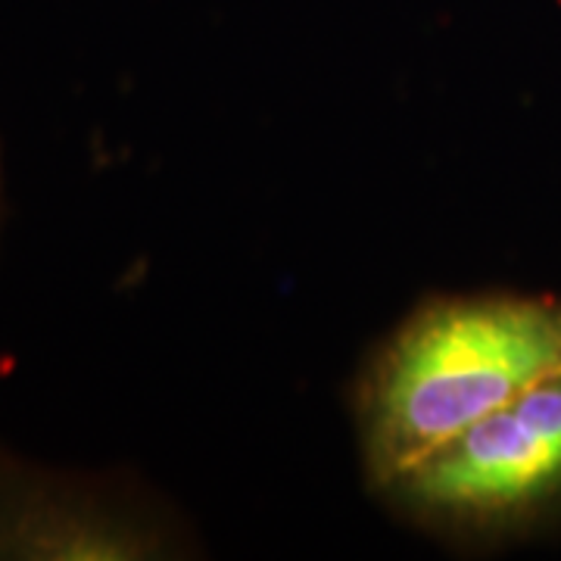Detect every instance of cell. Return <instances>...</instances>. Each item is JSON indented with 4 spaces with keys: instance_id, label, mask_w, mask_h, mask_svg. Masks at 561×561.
Returning a JSON list of instances; mask_svg holds the SVG:
<instances>
[{
    "instance_id": "cell-1",
    "label": "cell",
    "mask_w": 561,
    "mask_h": 561,
    "mask_svg": "<svg viewBox=\"0 0 561 561\" xmlns=\"http://www.w3.org/2000/svg\"><path fill=\"white\" fill-rule=\"evenodd\" d=\"M561 375V300L481 294L424 302L359 383V437L378 490L530 387Z\"/></svg>"
},
{
    "instance_id": "cell-2",
    "label": "cell",
    "mask_w": 561,
    "mask_h": 561,
    "mask_svg": "<svg viewBox=\"0 0 561 561\" xmlns=\"http://www.w3.org/2000/svg\"><path fill=\"white\" fill-rule=\"evenodd\" d=\"M449 540H502L561 508V375L530 387L381 490Z\"/></svg>"
},
{
    "instance_id": "cell-3",
    "label": "cell",
    "mask_w": 561,
    "mask_h": 561,
    "mask_svg": "<svg viewBox=\"0 0 561 561\" xmlns=\"http://www.w3.org/2000/svg\"><path fill=\"white\" fill-rule=\"evenodd\" d=\"M172 549V524L131 483L60 474L0 453L3 561H131Z\"/></svg>"
},
{
    "instance_id": "cell-4",
    "label": "cell",
    "mask_w": 561,
    "mask_h": 561,
    "mask_svg": "<svg viewBox=\"0 0 561 561\" xmlns=\"http://www.w3.org/2000/svg\"><path fill=\"white\" fill-rule=\"evenodd\" d=\"M0 216H3V169H0Z\"/></svg>"
}]
</instances>
